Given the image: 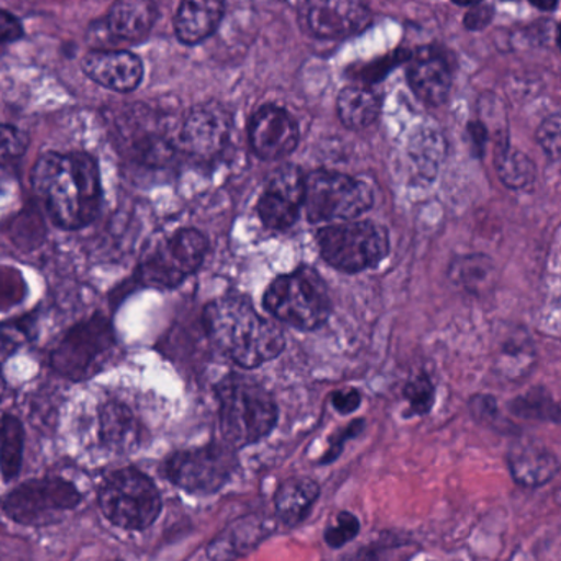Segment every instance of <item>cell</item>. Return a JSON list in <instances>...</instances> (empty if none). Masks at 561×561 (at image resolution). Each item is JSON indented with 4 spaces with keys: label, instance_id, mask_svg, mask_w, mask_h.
Returning a JSON list of instances; mask_svg holds the SVG:
<instances>
[{
    "label": "cell",
    "instance_id": "f1b7e54d",
    "mask_svg": "<svg viewBox=\"0 0 561 561\" xmlns=\"http://www.w3.org/2000/svg\"><path fill=\"white\" fill-rule=\"evenodd\" d=\"M510 409L514 415L530 419V421L561 424V404L543 388L530 389L526 394L514 399Z\"/></svg>",
    "mask_w": 561,
    "mask_h": 561
},
{
    "label": "cell",
    "instance_id": "cb8c5ba5",
    "mask_svg": "<svg viewBox=\"0 0 561 561\" xmlns=\"http://www.w3.org/2000/svg\"><path fill=\"white\" fill-rule=\"evenodd\" d=\"M381 112V101L375 92L362 85L342 89L336 99V114L350 130H363L375 124Z\"/></svg>",
    "mask_w": 561,
    "mask_h": 561
},
{
    "label": "cell",
    "instance_id": "d6a6232c",
    "mask_svg": "<svg viewBox=\"0 0 561 561\" xmlns=\"http://www.w3.org/2000/svg\"><path fill=\"white\" fill-rule=\"evenodd\" d=\"M28 148V138L19 128L0 124V164H12L22 160Z\"/></svg>",
    "mask_w": 561,
    "mask_h": 561
},
{
    "label": "cell",
    "instance_id": "d590c367",
    "mask_svg": "<svg viewBox=\"0 0 561 561\" xmlns=\"http://www.w3.org/2000/svg\"><path fill=\"white\" fill-rule=\"evenodd\" d=\"M411 58V51H408V49H398V51L392 53L391 56H385V58L378 59V61L369 62L362 71L356 72V78L365 82L381 81L392 68L401 65V62L409 61Z\"/></svg>",
    "mask_w": 561,
    "mask_h": 561
},
{
    "label": "cell",
    "instance_id": "e575fe53",
    "mask_svg": "<svg viewBox=\"0 0 561 561\" xmlns=\"http://www.w3.org/2000/svg\"><path fill=\"white\" fill-rule=\"evenodd\" d=\"M537 141H539L547 157L552 160H561V112L550 115L540 124L537 130Z\"/></svg>",
    "mask_w": 561,
    "mask_h": 561
},
{
    "label": "cell",
    "instance_id": "44dd1931",
    "mask_svg": "<svg viewBox=\"0 0 561 561\" xmlns=\"http://www.w3.org/2000/svg\"><path fill=\"white\" fill-rule=\"evenodd\" d=\"M99 435L102 444L117 454H128L140 444L141 425L130 408L108 401L99 411Z\"/></svg>",
    "mask_w": 561,
    "mask_h": 561
},
{
    "label": "cell",
    "instance_id": "4316f807",
    "mask_svg": "<svg viewBox=\"0 0 561 561\" xmlns=\"http://www.w3.org/2000/svg\"><path fill=\"white\" fill-rule=\"evenodd\" d=\"M445 150V138L435 128H419L409 141V157L417 167L419 173L427 180H434L437 174L444 161Z\"/></svg>",
    "mask_w": 561,
    "mask_h": 561
},
{
    "label": "cell",
    "instance_id": "ab89813d",
    "mask_svg": "<svg viewBox=\"0 0 561 561\" xmlns=\"http://www.w3.org/2000/svg\"><path fill=\"white\" fill-rule=\"evenodd\" d=\"M362 404V394L356 389H342L333 392L332 405L340 414H352Z\"/></svg>",
    "mask_w": 561,
    "mask_h": 561
},
{
    "label": "cell",
    "instance_id": "d6986e66",
    "mask_svg": "<svg viewBox=\"0 0 561 561\" xmlns=\"http://www.w3.org/2000/svg\"><path fill=\"white\" fill-rule=\"evenodd\" d=\"M511 477L524 488H540L559 474L560 461L553 451L537 444H517L507 454Z\"/></svg>",
    "mask_w": 561,
    "mask_h": 561
},
{
    "label": "cell",
    "instance_id": "e0dca14e",
    "mask_svg": "<svg viewBox=\"0 0 561 561\" xmlns=\"http://www.w3.org/2000/svg\"><path fill=\"white\" fill-rule=\"evenodd\" d=\"M408 81L414 94L428 105H442L451 91V69L442 53L421 48L409 59Z\"/></svg>",
    "mask_w": 561,
    "mask_h": 561
},
{
    "label": "cell",
    "instance_id": "8d00e7d4",
    "mask_svg": "<svg viewBox=\"0 0 561 561\" xmlns=\"http://www.w3.org/2000/svg\"><path fill=\"white\" fill-rule=\"evenodd\" d=\"M363 427H365V421H355L352 422L348 427L343 428V431L340 432L336 437H333L332 442H330L329 450H327V454L323 455L320 463L327 465L330 463V461L336 460V457L342 454L343 445H345V442L350 440V438L356 437V435L362 434Z\"/></svg>",
    "mask_w": 561,
    "mask_h": 561
},
{
    "label": "cell",
    "instance_id": "bcb514c9",
    "mask_svg": "<svg viewBox=\"0 0 561 561\" xmlns=\"http://www.w3.org/2000/svg\"><path fill=\"white\" fill-rule=\"evenodd\" d=\"M2 391H3V379H2V376H0V396H2Z\"/></svg>",
    "mask_w": 561,
    "mask_h": 561
},
{
    "label": "cell",
    "instance_id": "83f0119b",
    "mask_svg": "<svg viewBox=\"0 0 561 561\" xmlns=\"http://www.w3.org/2000/svg\"><path fill=\"white\" fill-rule=\"evenodd\" d=\"M25 447V431L15 415L5 414L0 417V473L3 480H15L19 477Z\"/></svg>",
    "mask_w": 561,
    "mask_h": 561
},
{
    "label": "cell",
    "instance_id": "277c9868",
    "mask_svg": "<svg viewBox=\"0 0 561 561\" xmlns=\"http://www.w3.org/2000/svg\"><path fill=\"white\" fill-rule=\"evenodd\" d=\"M263 302L275 319L306 332L319 329L332 312L329 289L309 266L278 276L266 289Z\"/></svg>",
    "mask_w": 561,
    "mask_h": 561
},
{
    "label": "cell",
    "instance_id": "8fae6325",
    "mask_svg": "<svg viewBox=\"0 0 561 561\" xmlns=\"http://www.w3.org/2000/svg\"><path fill=\"white\" fill-rule=\"evenodd\" d=\"M209 240L196 229H181L161 242L138 268V279L151 287L173 289L203 266Z\"/></svg>",
    "mask_w": 561,
    "mask_h": 561
},
{
    "label": "cell",
    "instance_id": "c3c4849f",
    "mask_svg": "<svg viewBox=\"0 0 561 561\" xmlns=\"http://www.w3.org/2000/svg\"><path fill=\"white\" fill-rule=\"evenodd\" d=\"M504 2H507V0H504Z\"/></svg>",
    "mask_w": 561,
    "mask_h": 561
},
{
    "label": "cell",
    "instance_id": "ac0fdd59",
    "mask_svg": "<svg viewBox=\"0 0 561 561\" xmlns=\"http://www.w3.org/2000/svg\"><path fill=\"white\" fill-rule=\"evenodd\" d=\"M273 529L272 520L250 514L227 526L207 547V557L210 561L240 560L268 539Z\"/></svg>",
    "mask_w": 561,
    "mask_h": 561
},
{
    "label": "cell",
    "instance_id": "2e32d148",
    "mask_svg": "<svg viewBox=\"0 0 561 561\" xmlns=\"http://www.w3.org/2000/svg\"><path fill=\"white\" fill-rule=\"evenodd\" d=\"M82 71L102 88L131 92L144 79V62L130 51H91L82 59Z\"/></svg>",
    "mask_w": 561,
    "mask_h": 561
},
{
    "label": "cell",
    "instance_id": "ba28073f",
    "mask_svg": "<svg viewBox=\"0 0 561 561\" xmlns=\"http://www.w3.org/2000/svg\"><path fill=\"white\" fill-rule=\"evenodd\" d=\"M327 265L343 273H359L379 265L389 253L388 232L371 220H348L323 227L317 233Z\"/></svg>",
    "mask_w": 561,
    "mask_h": 561
},
{
    "label": "cell",
    "instance_id": "f6af8a7d",
    "mask_svg": "<svg viewBox=\"0 0 561 561\" xmlns=\"http://www.w3.org/2000/svg\"><path fill=\"white\" fill-rule=\"evenodd\" d=\"M557 42H559L560 51H561V23L559 25V33H557Z\"/></svg>",
    "mask_w": 561,
    "mask_h": 561
},
{
    "label": "cell",
    "instance_id": "ffe728a7",
    "mask_svg": "<svg viewBox=\"0 0 561 561\" xmlns=\"http://www.w3.org/2000/svg\"><path fill=\"white\" fill-rule=\"evenodd\" d=\"M224 16V0H181L174 16V32L184 45L209 38Z\"/></svg>",
    "mask_w": 561,
    "mask_h": 561
},
{
    "label": "cell",
    "instance_id": "9c48e42d",
    "mask_svg": "<svg viewBox=\"0 0 561 561\" xmlns=\"http://www.w3.org/2000/svg\"><path fill=\"white\" fill-rule=\"evenodd\" d=\"M237 448L216 442L194 450L176 451L164 461L161 474L191 494H214L239 467Z\"/></svg>",
    "mask_w": 561,
    "mask_h": 561
},
{
    "label": "cell",
    "instance_id": "7dc6e473",
    "mask_svg": "<svg viewBox=\"0 0 561 561\" xmlns=\"http://www.w3.org/2000/svg\"><path fill=\"white\" fill-rule=\"evenodd\" d=\"M108 561H124V560H108Z\"/></svg>",
    "mask_w": 561,
    "mask_h": 561
},
{
    "label": "cell",
    "instance_id": "3957f363",
    "mask_svg": "<svg viewBox=\"0 0 561 561\" xmlns=\"http://www.w3.org/2000/svg\"><path fill=\"white\" fill-rule=\"evenodd\" d=\"M224 442L233 448L249 447L272 434L278 405L268 389L243 375H229L216 386Z\"/></svg>",
    "mask_w": 561,
    "mask_h": 561
},
{
    "label": "cell",
    "instance_id": "b9f144b4",
    "mask_svg": "<svg viewBox=\"0 0 561 561\" xmlns=\"http://www.w3.org/2000/svg\"><path fill=\"white\" fill-rule=\"evenodd\" d=\"M325 561H379V559L375 550L363 547V549H356L353 552L343 553V556Z\"/></svg>",
    "mask_w": 561,
    "mask_h": 561
},
{
    "label": "cell",
    "instance_id": "52a82bcc",
    "mask_svg": "<svg viewBox=\"0 0 561 561\" xmlns=\"http://www.w3.org/2000/svg\"><path fill=\"white\" fill-rule=\"evenodd\" d=\"M99 506L114 526L144 530L160 516V491L147 474L135 468H122L102 481Z\"/></svg>",
    "mask_w": 561,
    "mask_h": 561
},
{
    "label": "cell",
    "instance_id": "f35d334b",
    "mask_svg": "<svg viewBox=\"0 0 561 561\" xmlns=\"http://www.w3.org/2000/svg\"><path fill=\"white\" fill-rule=\"evenodd\" d=\"M23 36V26L12 13L0 10V45L19 42Z\"/></svg>",
    "mask_w": 561,
    "mask_h": 561
},
{
    "label": "cell",
    "instance_id": "30bf717a",
    "mask_svg": "<svg viewBox=\"0 0 561 561\" xmlns=\"http://www.w3.org/2000/svg\"><path fill=\"white\" fill-rule=\"evenodd\" d=\"M82 494L71 481L59 477L38 478L10 491L0 510L20 526H46L56 514L75 510L81 504Z\"/></svg>",
    "mask_w": 561,
    "mask_h": 561
},
{
    "label": "cell",
    "instance_id": "7402d4cb",
    "mask_svg": "<svg viewBox=\"0 0 561 561\" xmlns=\"http://www.w3.org/2000/svg\"><path fill=\"white\" fill-rule=\"evenodd\" d=\"M157 19L153 0H117L108 10V32L124 42H141L150 35Z\"/></svg>",
    "mask_w": 561,
    "mask_h": 561
},
{
    "label": "cell",
    "instance_id": "4dcf8cb0",
    "mask_svg": "<svg viewBox=\"0 0 561 561\" xmlns=\"http://www.w3.org/2000/svg\"><path fill=\"white\" fill-rule=\"evenodd\" d=\"M404 398L412 415H425L434 408L435 386L427 375L412 376L404 388Z\"/></svg>",
    "mask_w": 561,
    "mask_h": 561
},
{
    "label": "cell",
    "instance_id": "ee69618b",
    "mask_svg": "<svg viewBox=\"0 0 561 561\" xmlns=\"http://www.w3.org/2000/svg\"><path fill=\"white\" fill-rule=\"evenodd\" d=\"M451 2L457 3V5L461 7H473L478 5V3L483 2V0H451Z\"/></svg>",
    "mask_w": 561,
    "mask_h": 561
},
{
    "label": "cell",
    "instance_id": "7c38bea8",
    "mask_svg": "<svg viewBox=\"0 0 561 561\" xmlns=\"http://www.w3.org/2000/svg\"><path fill=\"white\" fill-rule=\"evenodd\" d=\"M297 15L304 32L319 39L350 38L371 23L366 0H299Z\"/></svg>",
    "mask_w": 561,
    "mask_h": 561
},
{
    "label": "cell",
    "instance_id": "1f68e13d",
    "mask_svg": "<svg viewBox=\"0 0 561 561\" xmlns=\"http://www.w3.org/2000/svg\"><path fill=\"white\" fill-rule=\"evenodd\" d=\"M359 529H362V524H359L358 517L348 513V511H342V513L336 514L335 523L327 527L323 539H325L330 549H342L343 546L352 542L358 536Z\"/></svg>",
    "mask_w": 561,
    "mask_h": 561
},
{
    "label": "cell",
    "instance_id": "5bb4252c",
    "mask_svg": "<svg viewBox=\"0 0 561 561\" xmlns=\"http://www.w3.org/2000/svg\"><path fill=\"white\" fill-rule=\"evenodd\" d=\"M304 181L306 176L294 167L279 168L270 176L256 206L266 229L287 230L297 222L304 206Z\"/></svg>",
    "mask_w": 561,
    "mask_h": 561
},
{
    "label": "cell",
    "instance_id": "484cf974",
    "mask_svg": "<svg viewBox=\"0 0 561 561\" xmlns=\"http://www.w3.org/2000/svg\"><path fill=\"white\" fill-rule=\"evenodd\" d=\"M496 171L501 183L513 191L527 190L536 183V164L526 153L511 147L507 137L496 145Z\"/></svg>",
    "mask_w": 561,
    "mask_h": 561
},
{
    "label": "cell",
    "instance_id": "4fadbf2b",
    "mask_svg": "<svg viewBox=\"0 0 561 561\" xmlns=\"http://www.w3.org/2000/svg\"><path fill=\"white\" fill-rule=\"evenodd\" d=\"M230 137V115L217 102L196 105L180 131V147L199 161L214 160L226 150Z\"/></svg>",
    "mask_w": 561,
    "mask_h": 561
},
{
    "label": "cell",
    "instance_id": "9a60e30c",
    "mask_svg": "<svg viewBox=\"0 0 561 561\" xmlns=\"http://www.w3.org/2000/svg\"><path fill=\"white\" fill-rule=\"evenodd\" d=\"M253 153L265 161L289 157L299 144V127L293 115L276 105H263L250 122Z\"/></svg>",
    "mask_w": 561,
    "mask_h": 561
},
{
    "label": "cell",
    "instance_id": "7bdbcfd3",
    "mask_svg": "<svg viewBox=\"0 0 561 561\" xmlns=\"http://www.w3.org/2000/svg\"><path fill=\"white\" fill-rule=\"evenodd\" d=\"M560 0H530L533 5H536L537 9L546 10V12H552V10L557 9Z\"/></svg>",
    "mask_w": 561,
    "mask_h": 561
},
{
    "label": "cell",
    "instance_id": "f546056e",
    "mask_svg": "<svg viewBox=\"0 0 561 561\" xmlns=\"http://www.w3.org/2000/svg\"><path fill=\"white\" fill-rule=\"evenodd\" d=\"M536 362V353L526 336H513L503 345L500 355L501 375L510 379L523 378Z\"/></svg>",
    "mask_w": 561,
    "mask_h": 561
},
{
    "label": "cell",
    "instance_id": "d4e9b609",
    "mask_svg": "<svg viewBox=\"0 0 561 561\" xmlns=\"http://www.w3.org/2000/svg\"><path fill=\"white\" fill-rule=\"evenodd\" d=\"M448 278L468 294L484 296L496 284L497 268L490 256L474 253L455 259L448 270Z\"/></svg>",
    "mask_w": 561,
    "mask_h": 561
},
{
    "label": "cell",
    "instance_id": "6da1fadb",
    "mask_svg": "<svg viewBox=\"0 0 561 561\" xmlns=\"http://www.w3.org/2000/svg\"><path fill=\"white\" fill-rule=\"evenodd\" d=\"M32 187L49 219L62 230H81L98 219L102 204L99 163L85 151H48L36 160Z\"/></svg>",
    "mask_w": 561,
    "mask_h": 561
},
{
    "label": "cell",
    "instance_id": "8992f818",
    "mask_svg": "<svg viewBox=\"0 0 561 561\" xmlns=\"http://www.w3.org/2000/svg\"><path fill=\"white\" fill-rule=\"evenodd\" d=\"M373 203L371 187L348 174L316 170L304 181L302 209L313 224L356 220Z\"/></svg>",
    "mask_w": 561,
    "mask_h": 561
},
{
    "label": "cell",
    "instance_id": "60d3db41",
    "mask_svg": "<svg viewBox=\"0 0 561 561\" xmlns=\"http://www.w3.org/2000/svg\"><path fill=\"white\" fill-rule=\"evenodd\" d=\"M468 135H470L471 150L477 158H483L488 144V127L483 122L474 121L468 124Z\"/></svg>",
    "mask_w": 561,
    "mask_h": 561
},
{
    "label": "cell",
    "instance_id": "5b68a950",
    "mask_svg": "<svg viewBox=\"0 0 561 561\" xmlns=\"http://www.w3.org/2000/svg\"><path fill=\"white\" fill-rule=\"evenodd\" d=\"M115 346L111 320L104 313H94L66 330L49 355V366L69 381H84L101 371Z\"/></svg>",
    "mask_w": 561,
    "mask_h": 561
},
{
    "label": "cell",
    "instance_id": "836d02e7",
    "mask_svg": "<svg viewBox=\"0 0 561 561\" xmlns=\"http://www.w3.org/2000/svg\"><path fill=\"white\" fill-rule=\"evenodd\" d=\"M471 414L481 424L490 425V427L497 428L501 432L513 431V424L506 421L501 415L500 408H497L496 399L493 396L480 394L474 396L470 401Z\"/></svg>",
    "mask_w": 561,
    "mask_h": 561
},
{
    "label": "cell",
    "instance_id": "7a4b0ae2",
    "mask_svg": "<svg viewBox=\"0 0 561 561\" xmlns=\"http://www.w3.org/2000/svg\"><path fill=\"white\" fill-rule=\"evenodd\" d=\"M203 323L210 343L243 369L272 362L286 343L278 323L260 316L242 296H224L207 304Z\"/></svg>",
    "mask_w": 561,
    "mask_h": 561
},
{
    "label": "cell",
    "instance_id": "74e56055",
    "mask_svg": "<svg viewBox=\"0 0 561 561\" xmlns=\"http://www.w3.org/2000/svg\"><path fill=\"white\" fill-rule=\"evenodd\" d=\"M494 7L486 5V3H478L470 9L465 15L463 23L465 28L471 30V32H480V30L486 28L494 20Z\"/></svg>",
    "mask_w": 561,
    "mask_h": 561
},
{
    "label": "cell",
    "instance_id": "603a6c76",
    "mask_svg": "<svg viewBox=\"0 0 561 561\" xmlns=\"http://www.w3.org/2000/svg\"><path fill=\"white\" fill-rule=\"evenodd\" d=\"M319 496L320 488L316 481L306 477L289 478L276 491V516L284 526H297L306 519Z\"/></svg>",
    "mask_w": 561,
    "mask_h": 561
}]
</instances>
